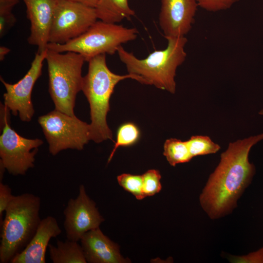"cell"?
<instances>
[{
  "label": "cell",
  "mask_w": 263,
  "mask_h": 263,
  "mask_svg": "<svg viewBox=\"0 0 263 263\" xmlns=\"http://www.w3.org/2000/svg\"><path fill=\"white\" fill-rule=\"evenodd\" d=\"M196 0H161L159 23L165 37H185L192 28Z\"/></svg>",
  "instance_id": "12"
},
{
  "label": "cell",
  "mask_w": 263,
  "mask_h": 263,
  "mask_svg": "<svg viewBox=\"0 0 263 263\" xmlns=\"http://www.w3.org/2000/svg\"><path fill=\"white\" fill-rule=\"evenodd\" d=\"M187 142L192 158L215 153L220 149V146L207 136H192Z\"/></svg>",
  "instance_id": "20"
},
{
  "label": "cell",
  "mask_w": 263,
  "mask_h": 263,
  "mask_svg": "<svg viewBox=\"0 0 263 263\" xmlns=\"http://www.w3.org/2000/svg\"><path fill=\"white\" fill-rule=\"evenodd\" d=\"M56 246L49 244L50 258L53 263H86L81 244L69 240H57Z\"/></svg>",
  "instance_id": "17"
},
{
  "label": "cell",
  "mask_w": 263,
  "mask_h": 263,
  "mask_svg": "<svg viewBox=\"0 0 263 263\" xmlns=\"http://www.w3.org/2000/svg\"><path fill=\"white\" fill-rule=\"evenodd\" d=\"M94 8L97 18L108 23H117L124 19H130L135 15L128 0H98Z\"/></svg>",
  "instance_id": "16"
},
{
  "label": "cell",
  "mask_w": 263,
  "mask_h": 263,
  "mask_svg": "<svg viewBox=\"0 0 263 263\" xmlns=\"http://www.w3.org/2000/svg\"><path fill=\"white\" fill-rule=\"evenodd\" d=\"M45 60L49 75V92L55 109L75 116L76 96L82 91V68L85 61L81 55L47 50Z\"/></svg>",
  "instance_id": "5"
},
{
  "label": "cell",
  "mask_w": 263,
  "mask_h": 263,
  "mask_svg": "<svg viewBox=\"0 0 263 263\" xmlns=\"http://www.w3.org/2000/svg\"><path fill=\"white\" fill-rule=\"evenodd\" d=\"M75 2L81 3L86 5L95 7L98 0H69Z\"/></svg>",
  "instance_id": "27"
},
{
  "label": "cell",
  "mask_w": 263,
  "mask_h": 263,
  "mask_svg": "<svg viewBox=\"0 0 263 263\" xmlns=\"http://www.w3.org/2000/svg\"><path fill=\"white\" fill-rule=\"evenodd\" d=\"M88 63L82 91L90 104V140L96 143L108 139L113 141L112 132L107 122L110 98L119 82L127 78L135 80V78L129 74L119 75L112 72L107 66L106 54L97 56Z\"/></svg>",
  "instance_id": "3"
},
{
  "label": "cell",
  "mask_w": 263,
  "mask_h": 263,
  "mask_svg": "<svg viewBox=\"0 0 263 263\" xmlns=\"http://www.w3.org/2000/svg\"><path fill=\"white\" fill-rule=\"evenodd\" d=\"M163 154L169 164L173 167L178 164L188 162L192 158L187 141L176 138L166 140Z\"/></svg>",
  "instance_id": "18"
},
{
  "label": "cell",
  "mask_w": 263,
  "mask_h": 263,
  "mask_svg": "<svg viewBox=\"0 0 263 263\" xmlns=\"http://www.w3.org/2000/svg\"><path fill=\"white\" fill-rule=\"evenodd\" d=\"M14 195L12 194L11 188L2 182H0V226L3 222V214L9 203Z\"/></svg>",
  "instance_id": "26"
},
{
  "label": "cell",
  "mask_w": 263,
  "mask_h": 263,
  "mask_svg": "<svg viewBox=\"0 0 263 263\" xmlns=\"http://www.w3.org/2000/svg\"><path fill=\"white\" fill-rule=\"evenodd\" d=\"M2 132L0 136V164L13 175H24L34 167L40 139H27L12 129L9 124V109L2 106Z\"/></svg>",
  "instance_id": "8"
},
{
  "label": "cell",
  "mask_w": 263,
  "mask_h": 263,
  "mask_svg": "<svg viewBox=\"0 0 263 263\" xmlns=\"http://www.w3.org/2000/svg\"><path fill=\"white\" fill-rule=\"evenodd\" d=\"M138 33L135 28L100 20L77 38L63 44L49 43L47 49L59 53L75 52L88 62L100 55L117 53L122 44L136 39Z\"/></svg>",
  "instance_id": "6"
},
{
  "label": "cell",
  "mask_w": 263,
  "mask_h": 263,
  "mask_svg": "<svg viewBox=\"0 0 263 263\" xmlns=\"http://www.w3.org/2000/svg\"><path fill=\"white\" fill-rule=\"evenodd\" d=\"M97 19L94 7L69 0H58L49 43L65 44L85 32Z\"/></svg>",
  "instance_id": "9"
},
{
  "label": "cell",
  "mask_w": 263,
  "mask_h": 263,
  "mask_svg": "<svg viewBox=\"0 0 263 263\" xmlns=\"http://www.w3.org/2000/svg\"><path fill=\"white\" fill-rule=\"evenodd\" d=\"M229 261L234 263H263V246L258 250L242 256H231Z\"/></svg>",
  "instance_id": "25"
},
{
  "label": "cell",
  "mask_w": 263,
  "mask_h": 263,
  "mask_svg": "<svg viewBox=\"0 0 263 263\" xmlns=\"http://www.w3.org/2000/svg\"><path fill=\"white\" fill-rule=\"evenodd\" d=\"M117 179L119 184L137 199L141 200L145 197L142 190V175L123 173L118 176Z\"/></svg>",
  "instance_id": "22"
},
{
  "label": "cell",
  "mask_w": 263,
  "mask_h": 263,
  "mask_svg": "<svg viewBox=\"0 0 263 263\" xmlns=\"http://www.w3.org/2000/svg\"><path fill=\"white\" fill-rule=\"evenodd\" d=\"M240 0H196L198 6L209 12H217L230 8Z\"/></svg>",
  "instance_id": "24"
},
{
  "label": "cell",
  "mask_w": 263,
  "mask_h": 263,
  "mask_svg": "<svg viewBox=\"0 0 263 263\" xmlns=\"http://www.w3.org/2000/svg\"><path fill=\"white\" fill-rule=\"evenodd\" d=\"M10 51V49L5 46H0V60L3 61L5 56Z\"/></svg>",
  "instance_id": "28"
},
{
  "label": "cell",
  "mask_w": 263,
  "mask_h": 263,
  "mask_svg": "<svg viewBox=\"0 0 263 263\" xmlns=\"http://www.w3.org/2000/svg\"><path fill=\"white\" fill-rule=\"evenodd\" d=\"M80 241L87 263L128 262L120 255L118 245L105 235L99 227L85 233Z\"/></svg>",
  "instance_id": "15"
},
{
  "label": "cell",
  "mask_w": 263,
  "mask_h": 263,
  "mask_svg": "<svg viewBox=\"0 0 263 263\" xmlns=\"http://www.w3.org/2000/svg\"><path fill=\"white\" fill-rule=\"evenodd\" d=\"M142 175V190L145 197L152 196L161 190V175L158 170L150 169Z\"/></svg>",
  "instance_id": "23"
},
{
  "label": "cell",
  "mask_w": 263,
  "mask_h": 263,
  "mask_svg": "<svg viewBox=\"0 0 263 263\" xmlns=\"http://www.w3.org/2000/svg\"><path fill=\"white\" fill-rule=\"evenodd\" d=\"M259 113L262 115H263V109H262V110H261Z\"/></svg>",
  "instance_id": "29"
},
{
  "label": "cell",
  "mask_w": 263,
  "mask_h": 263,
  "mask_svg": "<svg viewBox=\"0 0 263 263\" xmlns=\"http://www.w3.org/2000/svg\"><path fill=\"white\" fill-rule=\"evenodd\" d=\"M63 214L66 238L73 241H79L85 233L99 228L104 221L83 185L79 186L78 195L68 200Z\"/></svg>",
  "instance_id": "11"
},
{
  "label": "cell",
  "mask_w": 263,
  "mask_h": 263,
  "mask_svg": "<svg viewBox=\"0 0 263 263\" xmlns=\"http://www.w3.org/2000/svg\"><path fill=\"white\" fill-rule=\"evenodd\" d=\"M263 139V133L230 143L209 175L199 196L201 207L212 220L230 214L251 183L255 168L249 161L251 148Z\"/></svg>",
  "instance_id": "1"
},
{
  "label": "cell",
  "mask_w": 263,
  "mask_h": 263,
  "mask_svg": "<svg viewBox=\"0 0 263 263\" xmlns=\"http://www.w3.org/2000/svg\"><path fill=\"white\" fill-rule=\"evenodd\" d=\"M57 220L48 216L41 219L33 237L28 245L16 255L10 263H45V254L51 239L61 234Z\"/></svg>",
  "instance_id": "14"
},
{
  "label": "cell",
  "mask_w": 263,
  "mask_h": 263,
  "mask_svg": "<svg viewBox=\"0 0 263 263\" xmlns=\"http://www.w3.org/2000/svg\"><path fill=\"white\" fill-rule=\"evenodd\" d=\"M47 50L42 52H37L29 70L16 83H8L1 76L0 77L6 90V93L3 94L4 106L13 115L16 116L19 113L22 121H30L34 115L31 94L36 82L41 75L43 62L46 58Z\"/></svg>",
  "instance_id": "10"
},
{
  "label": "cell",
  "mask_w": 263,
  "mask_h": 263,
  "mask_svg": "<svg viewBox=\"0 0 263 263\" xmlns=\"http://www.w3.org/2000/svg\"><path fill=\"white\" fill-rule=\"evenodd\" d=\"M38 122L53 155L67 149L82 150L90 140V125L75 116L55 110L40 116Z\"/></svg>",
  "instance_id": "7"
},
{
  "label": "cell",
  "mask_w": 263,
  "mask_h": 263,
  "mask_svg": "<svg viewBox=\"0 0 263 263\" xmlns=\"http://www.w3.org/2000/svg\"><path fill=\"white\" fill-rule=\"evenodd\" d=\"M19 0H0V37L2 38L17 21L12 11Z\"/></svg>",
  "instance_id": "21"
},
{
  "label": "cell",
  "mask_w": 263,
  "mask_h": 263,
  "mask_svg": "<svg viewBox=\"0 0 263 263\" xmlns=\"http://www.w3.org/2000/svg\"><path fill=\"white\" fill-rule=\"evenodd\" d=\"M166 39L168 45L165 49L155 50L143 59L138 58L122 46L118 48L117 53L128 74L132 75L135 80L174 94L176 72L186 58L185 47L188 39L186 37Z\"/></svg>",
  "instance_id": "2"
},
{
  "label": "cell",
  "mask_w": 263,
  "mask_h": 263,
  "mask_svg": "<svg viewBox=\"0 0 263 263\" xmlns=\"http://www.w3.org/2000/svg\"><path fill=\"white\" fill-rule=\"evenodd\" d=\"M40 207V198L32 193L14 196L0 227V263H10L30 242L41 220Z\"/></svg>",
  "instance_id": "4"
},
{
  "label": "cell",
  "mask_w": 263,
  "mask_h": 263,
  "mask_svg": "<svg viewBox=\"0 0 263 263\" xmlns=\"http://www.w3.org/2000/svg\"><path fill=\"white\" fill-rule=\"evenodd\" d=\"M31 23L29 44L38 47V52L47 50L53 18L58 0H23Z\"/></svg>",
  "instance_id": "13"
},
{
  "label": "cell",
  "mask_w": 263,
  "mask_h": 263,
  "mask_svg": "<svg viewBox=\"0 0 263 263\" xmlns=\"http://www.w3.org/2000/svg\"><path fill=\"white\" fill-rule=\"evenodd\" d=\"M139 128L132 122H126L121 125L117 129L116 141L109 158L108 163L112 159L117 149L121 147H129L135 144L140 138Z\"/></svg>",
  "instance_id": "19"
}]
</instances>
